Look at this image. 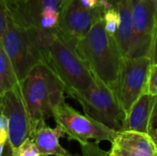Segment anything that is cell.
I'll use <instances>...</instances> for the list:
<instances>
[{"instance_id":"6da1fadb","label":"cell","mask_w":157,"mask_h":156,"mask_svg":"<svg viewBox=\"0 0 157 156\" xmlns=\"http://www.w3.org/2000/svg\"><path fill=\"white\" fill-rule=\"evenodd\" d=\"M75 51L91 74L118 96L124 57L115 35L106 30L103 17L96 20L87 33L78 40Z\"/></svg>"},{"instance_id":"7a4b0ae2","label":"cell","mask_w":157,"mask_h":156,"mask_svg":"<svg viewBox=\"0 0 157 156\" xmlns=\"http://www.w3.org/2000/svg\"><path fill=\"white\" fill-rule=\"evenodd\" d=\"M33 30L44 63L62 82L68 96L74 98L96 80L76 52L75 47L65 41L57 30Z\"/></svg>"},{"instance_id":"3957f363","label":"cell","mask_w":157,"mask_h":156,"mask_svg":"<svg viewBox=\"0 0 157 156\" xmlns=\"http://www.w3.org/2000/svg\"><path fill=\"white\" fill-rule=\"evenodd\" d=\"M32 131L52 117L53 108L65 101V88L45 63L36 64L18 83Z\"/></svg>"},{"instance_id":"277c9868","label":"cell","mask_w":157,"mask_h":156,"mask_svg":"<svg viewBox=\"0 0 157 156\" xmlns=\"http://www.w3.org/2000/svg\"><path fill=\"white\" fill-rule=\"evenodd\" d=\"M74 98L80 103L89 118L116 132L123 131L127 113L118 96L100 80L96 78L86 90Z\"/></svg>"},{"instance_id":"5b68a950","label":"cell","mask_w":157,"mask_h":156,"mask_svg":"<svg viewBox=\"0 0 157 156\" xmlns=\"http://www.w3.org/2000/svg\"><path fill=\"white\" fill-rule=\"evenodd\" d=\"M6 13L7 27L0 42L20 82L36 64L44 63L43 54L37 45L34 30L19 25L7 10Z\"/></svg>"},{"instance_id":"8992f818","label":"cell","mask_w":157,"mask_h":156,"mask_svg":"<svg viewBox=\"0 0 157 156\" xmlns=\"http://www.w3.org/2000/svg\"><path fill=\"white\" fill-rule=\"evenodd\" d=\"M52 118L70 141H76L80 145H85L90 140L96 143L103 141L112 142L117 133L100 122L82 115L65 101L57 105L52 110Z\"/></svg>"},{"instance_id":"52a82bcc","label":"cell","mask_w":157,"mask_h":156,"mask_svg":"<svg viewBox=\"0 0 157 156\" xmlns=\"http://www.w3.org/2000/svg\"><path fill=\"white\" fill-rule=\"evenodd\" d=\"M64 0H21L6 7L12 18L25 28L37 30L58 29L60 10Z\"/></svg>"},{"instance_id":"ba28073f","label":"cell","mask_w":157,"mask_h":156,"mask_svg":"<svg viewBox=\"0 0 157 156\" xmlns=\"http://www.w3.org/2000/svg\"><path fill=\"white\" fill-rule=\"evenodd\" d=\"M157 22V0H132V37L127 58L149 56Z\"/></svg>"},{"instance_id":"9c48e42d","label":"cell","mask_w":157,"mask_h":156,"mask_svg":"<svg viewBox=\"0 0 157 156\" xmlns=\"http://www.w3.org/2000/svg\"><path fill=\"white\" fill-rule=\"evenodd\" d=\"M105 9H88L80 0H64L60 10L58 33L70 45L76 43L90 29L96 20L103 17Z\"/></svg>"},{"instance_id":"30bf717a","label":"cell","mask_w":157,"mask_h":156,"mask_svg":"<svg viewBox=\"0 0 157 156\" xmlns=\"http://www.w3.org/2000/svg\"><path fill=\"white\" fill-rule=\"evenodd\" d=\"M151 66L149 56L124 58L120 75L118 96L126 113L133 103L146 92Z\"/></svg>"},{"instance_id":"8fae6325","label":"cell","mask_w":157,"mask_h":156,"mask_svg":"<svg viewBox=\"0 0 157 156\" xmlns=\"http://www.w3.org/2000/svg\"><path fill=\"white\" fill-rule=\"evenodd\" d=\"M0 109L7 120L8 143L14 150L31 135L30 120L18 84L0 97Z\"/></svg>"},{"instance_id":"7c38bea8","label":"cell","mask_w":157,"mask_h":156,"mask_svg":"<svg viewBox=\"0 0 157 156\" xmlns=\"http://www.w3.org/2000/svg\"><path fill=\"white\" fill-rule=\"evenodd\" d=\"M111 156H157V147L146 133L122 131L111 142Z\"/></svg>"},{"instance_id":"4fadbf2b","label":"cell","mask_w":157,"mask_h":156,"mask_svg":"<svg viewBox=\"0 0 157 156\" xmlns=\"http://www.w3.org/2000/svg\"><path fill=\"white\" fill-rule=\"evenodd\" d=\"M64 135L60 127L51 128L43 122L32 131L30 138L34 141L40 156H75L60 144V138Z\"/></svg>"},{"instance_id":"5bb4252c","label":"cell","mask_w":157,"mask_h":156,"mask_svg":"<svg viewBox=\"0 0 157 156\" xmlns=\"http://www.w3.org/2000/svg\"><path fill=\"white\" fill-rule=\"evenodd\" d=\"M154 101L155 96H152L147 92L144 93L127 112L123 131L148 134Z\"/></svg>"},{"instance_id":"9a60e30c","label":"cell","mask_w":157,"mask_h":156,"mask_svg":"<svg viewBox=\"0 0 157 156\" xmlns=\"http://www.w3.org/2000/svg\"><path fill=\"white\" fill-rule=\"evenodd\" d=\"M120 16L119 29L115 34L118 44L124 58L128 57L132 37V0H108Z\"/></svg>"},{"instance_id":"2e32d148","label":"cell","mask_w":157,"mask_h":156,"mask_svg":"<svg viewBox=\"0 0 157 156\" xmlns=\"http://www.w3.org/2000/svg\"><path fill=\"white\" fill-rule=\"evenodd\" d=\"M18 83L12 63L0 42V97Z\"/></svg>"},{"instance_id":"e0dca14e","label":"cell","mask_w":157,"mask_h":156,"mask_svg":"<svg viewBox=\"0 0 157 156\" xmlns=\"http://www.w3.org/2000/svg\"><path fill=\"white\" fill-rule=\"evenodd\" d=\"M103 20H104V26L106 30L109 33L115 35L119 29V26L121 22L120 16L117 10L112 6L107 8L103 14Z\"/></svg>"},{"instance_id":"ac0fdd59","label":"cell","mask_w":157,"mask_h":156,"mask_svg":"<svg viewBox=\"0 0 157 156\" xmlns=\"http://www.w3.org/2000/svg\"><path fill=\"white\" fill-rule=\"evenodd\" d=\"M13 156H40V152L34 143L29 137L26 139L20 145L12 150Z\"/></svg>"},{"instance_id":"d6986e66","label":"cell","mask_w":157,"mask_h":156,"mask_svg":"<svg viewBox=\"0 0 157 156\" xmlns=\"http://www.w3.org/2000/svg\"><path fill=\"white\" fill-rule=\"evenodd\" d=\"M81 156H111L109 152H106L98 146V143H88L85 145H81ZM79 156V155H75Z\"/></svg>"},{"instance_id":"ffe728a7","label":"cell","mask_w":157,"mask_h":156,"mask_svg":"<svg viewBox=\"0 0 157 156\" xmlns=\"http://www.w3.org/2000/svg\"><path fill=\"white\" fill-rule=\"evenodd\" d=\"M146 92L152 96H157V63L152 65L150 68Z\"/></svg>"},{"instance_id":"44dd1931","label":"cell","mask_w":157,"mask_h":156,"mask_svg":"<svg viewBox=\"0 0 157 156\" xmlns=\"http://www.w3.org/2000/svg\"><path fill=\"white\" fill-rule=\"evenodd\" d=\"M157 133V96L155 97L154 106L152 109V114L150 118L149 122V129H148V134H155Z\"/></svg>"},{"instance_id":"7402d4cb","label":"cell","mask_w":157,"mask_h":156,"mask_svg":"<svg viewBox=\"0 0 157 156\" xmlns=\"http://www.w3.org/2000/svg\"><path fill=\"white\" fill-rule=\"evenodd\" d=\"M8 142V127L7 120L0 109V143Z\"/></svg>"},{"instance_id":"603a6c76","label":"cell","mask_w":157,"mask_h":156,"mask_svg":"<svg viewBox=\"0 0 157 156\" xmlns=\"http://www.w3.org/2000/svg\"><path fill=\"white\" fill-rule=\"evenodd\" d=\"M7 27V13L6 6L0 3V41L3 38Z\"/></svg>"},{"instance_id":"cb8c5ba5","label":"cell","mask_w":157,"mask_h":156,"mask_svg":"<svg viewBox=\"0 0 157 156\" xmlns=\"http://www.w3.org/2000/svg\"><path fill=\"white\" fill-rule=\"evenodd\" d=\"M150 59H151V63L152 65L156 64L157 63V22L156 26H155V33H154V37H153V41H152V47H151V51H150V55H149Z\"/></svg>"},{"instance_id":"d4e9b609","label":"cell","mask_w":157,"mask_h":156,"mask_svg":"<svg viewBox=\"0 0 157 156\" xmlns=\"http://www.w3.org/2000/svg\"><path fill=\"white\" fill-rule=\"evenodd\" d=\"M0 156H13L12 148L8 142L0 143Z\"/></svg>"},{"instance_id":"484cf974","label":"cell","mask_w":157,"mask_h":156,"mask_svg":"<svg viewBox=\"0 0 157 156\" xmlns=\"http://www.w3.org/2000/svg\"><path fill=\"white\" fill-rule=\"evenodd\" d=\"M21 0H0V3L4 4L6 7H10L14 5H16L17 3H18Z\"/></svg>"},{"instance_id":"4316f807","label":"cell","mask_w":157,"mask_h":156,"mask_svg":"<svg viewBox=\"0 0 157 156\" xmlns=\"http://www.w3.org/2000/svg\"><path fill=\"white\" fill-rule=\"evenodd\" d=\"M150 136H151L152 140L154 141L155 144L156 145V147H157V133H155V134H152V135H150Z\"/></svg>"}]
</instances>
